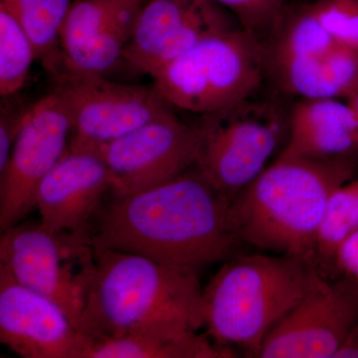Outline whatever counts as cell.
Masks as SVG:
<instances>
[{"label":"cell","instance_id":"6da1fadb","mask_svg":"<svg viewBox=\"0 0 358 358\" xmlns=\"http://www.w3.org/2000/svg\"><path fill=\"white\" fill-rule=\"evenodd\" d=\"M230 203L194 166L155 187L114 196L94 223L92 242L199 274L240 243L228 218Z\"/></svg>","mask_w":358,"mask_h":358},{"label":"cell","instance_id":"7a4b0ae2","mask_svg":"<svg viewBox=\"0 0 358 358\" xmlns=\"http://www.w3.org/2000/svg\"><path fill=\"white\" fill-rule=\"evenodd\" d=\"M202 291L199 274L140 254L95 247L83 331L93 341L199 331L204 327Z\"/></svg>","mask_w":358,"mask_h":358},{"label":"cell","instance_id":"3957f363","mask_svg":"<svg viewBox=\"0 0 358 358\" xmlns=\"http://www.w3.org/2000/svg\"><path fill=\"white\" fill-rule=\"evenodd\" d=\"M355 173V157L312 159L282 152L231 201V229L240 243L296 257L315 267L327 201Z\"/></svg>","mask_w":358,"mask_h":358},{"label":"cell","instance_id":"277c9868","mask_svg":"<svg viewBox=\"0 0 358 358\" xmlns=\"http://www.w3.org/2000/svg\"><path fill=\"white\" fill-rule=\"evenodd\" d=\"M315 272L293 256L230 259L202 291L207 334L226 350L235 346L258 357L268 334L307 293Z\"/></svg>","mask_w":358,"mask_h":358},{"label":"cell","instance_id":"5b68a950","mask_svg":"<svg viewBox=\"0 0 358 358\" xmlns=\"http://www.w3.org/2000/svg\"><path fill=\"white\" fill-rule=\"evenodd\" d=\"M265 71L258 37L229 24L209 33L152 80L173 107L206 115L248 100Z\"/></svg>","mask_w":358,"mask_h":358},{"label":"cell","instance_id":"8992f818","mask_svg":"<svg viewBox=\"0 0 358 358\" xmlns=\"http://www.w3.org/2000/svg\"><path fill=\"white\" fill-rule=\"evenodd\" d=\"M0 266L23 286L58 303L83 331L95 268L91 237L55 232L40 221L20 222L1 232Z\"/></svg>","mask_w":358,"mask_h":358},{"label":"cell","instance_id":"52a82bcc","mask_svg":"<svg viewBox=\"0 0 358 358\" xmlns=\"http://www.w3.org/2000/svg\"><path fill=\"white\" fill-rule=\"evenodd\" d=\"M196 166L229 201L261 173L279 147L284 119L275 105L251 98L201 115Z\"/></svg>","mask_w":358,"mask_h":358},{"label":"cell","instance_id":"ba28073f","mask_svg":"<svg viewBox=\"0 0 358 358\" xmlns=\"http://www.w3.org/2000/svg\"><path fill=\"white\" fill-rule=\"evenodd\" d=\"M54 81L53 91L72 122L69 148L98 150L173 110L155 84L117 83L66 72Z\"/></svg>","mask_w":358,"mask_h":358},{"label":"cell","instance_id":"9c48e42d","mask_svg":"<svg viewBox=\"0 0 358 358\" xmlns=\"http://www.w3.org/2000/svg\"><path fill=\"white\" fill-rule=\"evenodd\" d=\"M110 192L124 196L171 180L196 166L199 134L173 110L98 148Z\"/></svg>","mask_w":358,"mask_h":358},{"label":"cell","instance_id":"30bf717a","mask_svg":"<svg viewBox=\"0 0 358 358\" xmlns=\"http://www.w3.org/2000/svg\"><path fill=\"white\" fill-rule=\"evenodd\" d=\"M358 324V289L315 270L307 293L264 341L261 358H334Z\"/></svg>","mask_w":358,"mask_h":358},{"label":"cell","instance_id":"8fae6325","mask_svg":"<svg viewBox=\"0 0 358 358\" xmlns=\"http://www.w3.org/2000/svg\"><path fill=\"white\" fill-rule=\"evenodd\" d=\"M72 122L64 102L52 91L32 103L0 174V230L9 229L35 209L42 179L69 148Z\"/></svg>","mask_w":358,"mask_h":358},{"label":"cell","instance_id":"7c38bea8","mask_svg":"<svg viewBox=\"0 0 358 358\" xmlns=\"http://www.w3.org/2000/svg\"><path fill=\"white\" fill-rule=\"evenodd\" d=\"M0 341L24 358H86L93 338L58 303L0 266Z\"/></svg>","mask_w":358,"mask_h":358},{"label":"cell","instance_id":"4fadbf2b","mask_svg":"<svg viewBox=\"0 0 358 358\" xmlns=\"http://www.w3.org/2000/svg\"><path fill=\"white\" fill-rule=\"evenodd\" d=\"M212 0H150L141 7L124 62L154 77L209 33L229 24Z\"/></svg>","mask_w":358,"mask_h":358},{"label":"cell","instance_id":"5bb4252c","mask_svg":"<svg viewBox=\"0 0 358 358\" xmlns=\"http://www.w3.org/2000/svg\"><path fill=\"white\" fill-rule=\"evenodd\" d=\"M108 192L109 173L98 150L68 148L39 183L35 209L49 230L91 237Z\"/></svg>","mask_w":358,"mask_h":358},{"label":"cell","instance_id":"9a60e30c","mask_svg":"<svg viewBox=\"0 0 358 358\" xmlns=\"http://www.w3.org/2000/svg\"><path fill=\"white\" fill-rule=\"evenodd\" d=\"M285 154L312 159L355 157L358 154V122L341 99H301L289 115Z\"/></svg>","mask_w":358,"mask_h":358},{"label":"cell","instance_id":"2e32d148","mask_svg":"<svg viewBox=\"0 0 358 358\" xmlns=\"http://www.w3.org/2000/svg\"><path fill=\"white\" fill-rule=\"evenodd\" d=\"M236 353L218 345L207 334L140 333L96 339L86 358H227Z\"/></svg>","mask_w":358,"mask_h":358},{"label":"cell","instance_id":"e0dca14e","mask_svg":"<svg viewBox=\"0 0 358 358\" xmlns=\"http://www.w3.org/2000/svg\"><path fill=\"white\" fill-rule=\"evenodd\" d=\"M270 31L268 46L263 45L266 64L282 59L320 55L336 45L312 3L285 6Z\"/></svg>","mask_w":358,"mask_h":358},{"label":"cell","instance_id":"ac0fdd59","mask_svg":"<svg viewBox=\"0 0 358 358\" xmlns=\"http://www.w3.org/2000/svg\"><path fill=\"white\" fill-rule=\"evenodd\" d=\"M31 39L36 60L53 77L63 72L61 30L71 0H0Z\"/></svg>","mask_w":358,"mask_h":358},{"label":"cell","instance_id":"d6986e66","mask_svg":"<svg viewBox=\"0 0 358 358\" xmlns=\"http://www.w3.org/2000/svg\"><path fill=\"white\" fill-rule=\"evenodd\" d=\"M141 10L127 14L95 36L63 52V72L106 77L124 61V52Z\"/></svg>","mask_w":358,"mask_h":358},{"label":"cell","instance_id":"ffe728a7","mask_svg":"<svg viewBox=\"0 0 358 358\" xmlns=\"http://www.w3.org/2000/svg\"><path fill=\"white\" fill-rule=\"evenodd\" d=\"M358 230V179L339 186L329 197L315 240V270L334 265L338 250Z\"/></svg>","mask_w":358,"mask_h":358},{"label":"cell","instance_id":"44dd1931","mask_svg":"<svg viewBox=\"0 0 358 358\" xmlns=\"http://www.w3.org/2000/svg\"><path fill=\"white\" fill-rule=\"evenodd\" d=\"M145 0H76L61 30V50H69L95 36L127 14L141 10Z\"/></svg>","mask_w":358,"mask_h":358},{"label":"cell","instance_id":"7402d4cb","mask_svg":"<svg viewBox=\"0 0 358 358\" xmlns=\"http://www.w3.org/2000/svg\"><path fill=\"white\" fill-rule=\"evenodd\" d=\"M35 59L34 45L24 28L0 4V96L20 93Z\"/></svg>","mask_w":358,"mask_h":358},{"label":"cell","instance_id":"603a6c76","mask_svg":"<svg viewBox=\"0 0 358 358\" xmlns=\"http://www.w3.org/2000/svg\"><path fill=\"white\" fill-rule=\"evenodd\" d=\"M312 4L334 43L358 54V0H317Z\"/></svg>","mask_w":358,"mask_h":358},{"label":"cell","instance_id":"cb8c5ba5","mask_svg":"<svg viewBox=\"0 0 358 358\" xmlns=\"http://www.w3.org/2000/svg\"><path fill=\"white\" fill-rule=\"evenodd\" d=\"M229 9L241 27L257 35L270 30L287 6V0H212Z\"/></svg>","mask_w":358,"mask_h":358},{"label":"cell","instance_id":"d4e9b609","mask_svg":"<svg viewBox=\"0 0 358 358\" xmlns=\"http://www.w3.org/2000/svg\"><path fill=\"white\" fill-rule=\"evenodd\" d=\"M20 93L1 96L0 106V174L4 173L16 138L20 133L32 103H26Z\"/></svg>","mask_w":358,"mask_h":358},{"label":"cell","instance_id":"484cf974","mask_svg":"<svg viewBox=\"0 0 358 358\" xmlns=\"http://www.w3.org/2000/svg\"><path fill=\"white\" fill-rule=\"evenodd\" d=\"M334 265L358 289V230L339 247Z\"/></svg>","mask_w":358,"mask_h":358},{"label":"cell","instance_id":"4316f807","mask_svg":"<svg viewBox=\"0 0 358 358\" xmlns=\"http://www.w3.org/2000/svg\"><path fill=\"white\" fill-rule=\"evenodd\" d=\"M334 358H358V324Z\"/></svg>","mask_w":358,"mask_h":358},{"label":"cell","instance_id":"83f0119b","mask_svg":"<svg viewBox=\"0 0 358 358\" xmlns=\"http://www.w3.org/2000/svg\"><path fill=\"white\" fill-rule=\"evenodd\" d=\"M346 102L350 103V107H352L353 112H355V117H357L358 122V88L355 90V92H353L352 95L348 96Z\"/></svg>","mask_w":358,"mask_h":358}]
</instances>
